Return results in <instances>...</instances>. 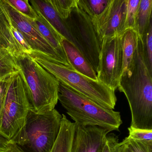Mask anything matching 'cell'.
Wrapping results in <instances>:
<instances>
[{"instance_id":"cell-19","label":"cell","mask_w":152,"mask_h":152,"mask_svg":"<svg viewBox=\"0 0 152 152\" xmlns=\"http://www.w3.org/2000/svg\"><path fill=\"white\" fill-rule=\"evenodd\" d=\"M108 1L109 0H77V5L92 22L103 13Z\"/></svg>"},{"instance_id":"cell-8","label":"cell","mask_w":152,"mask_h":152,"mask_svg":"<svg viewBox=\"0 0 152 152\" xmlns=\"http://www.w3.org/2000/svg\"><path fill=\"white\" fill-rule=\"evenodd\" d=\"M11 19L12 24L22 34L34 51L31 56L40 57L53 63L72 68L64 61L39 31L35 21L17 11L6 0H2ZM73 69V68H72Z\"/></svg>"},{"instance_id":"cell-9","label":"cell","mask_w":152,"mask_h":152,"mask_svg":"<svg viewBox=\"0 0 152 152\" xmlns=\"http://www.w3.org/2000/svg\"><path fill=\"white\" fill-rule=\"evenodd\" d=\"M123 54L120 35L103 38L96 71L98 80L115 91L123 72Z\"/></svg>"},{"instance_id":"cell-26","label":"cell","mask_w":152,"mask_h":152,"mask_svg":"<svg viewBox=\"0 0 152 152\" xmlns=\"http://www.w3.org/2000/svg\"><path fill=\"white\" fill-rule=\"evenodd\" d=\"M128 130L129 137L134 140L152 143V130L136 129L130 126Z\"/></svg>"},{"instance_id":"cell-11","label":"cell","mask_w":152,"mask_h":152,"mask_svg":"<svg viewBox=\"0 0 152 152\" xmlns=\"http://www.w3.org/2000/svg\"><path fill=\"white\" fill-rule=\"evenodd\" d=\"M109 132L97 126L82 127L75 124L72 152H99Z\"/></svg>"},{"instance_id":"cell-16","label":"cell","mask_w":152,"mask_h":152,"mask_svg":"<svg viewBox=\"0 0 152 152\" xmlns=\"http://www.w3.org/2000/svg\"><path fill=\"white\" fill-rule=\"evenodd\" d=\"M75 124L62 115L61 128L54 145L50 152H72Z\"/></svg>"},{"instance_id":"cell-12","label":"cell","mask_w":152,"mask_h":152,"mask_svg":"<svg viewBox=\"0 0 152 152\" xmlns=\"http://www.w3.org/2000/svg\"><path fill=\"white\" fill-rule=\"evenodd\" d=\"M62 47L69 64L75 71L87 77L98 80L96 73L78 48L66 39H62Z\"/></svg>"},{"instance_id":"cell-5","label":"cell","mask_w":152,"mask_h":152,"mask_svg":"<svg viewBox=\"0 0 152 152\" xmlns=\"http://www.w3.org/2000/svg\"><path fill=\"white\" fill-rule=\"evenodd\" d=\"M31 57L60 83L95 103L110 109H114L117 101L115 91L104 83L63 65L37 56Z\"/></svg>"},{"instance_id":"cell-3","label":"cell","mask_w":152,"mask_h":152,"mask_svg":"<svg viewBox=\"0 0 152 152\" xmlns=\"http://www.w3.org/2000/svg\"><path fill=\"white\" fill-rule=\"evenodd\" d=\"M58 100L76 125L118 131L122 124L120 112L103 106L59 83Z\"/></svg>"},{"instance_id":"cell-22","label":"cell","mask_w":152,"mask_h":152,"mask_svg":"<svg viewBox=\"0 0 152 152\" xmlns=\"http://www.w3.org/2000/svg\"><path fill=\"white\" fill-rule=\"evenodd\" d=\"M17 11L25 16L35 20L38 16L36 11L29 3L28 0H6Z\"/></svg>"},{"instance_id":"cell-20","label":"cell","mask_w":152,"mask_h":152,"mask_svg":"<svg viewBox=\"0 0 152 152\" xmlns=\"http://www.w3.org/2000/svg\"><path fill=\"white\" fill-rule=\"evenodd\" d=\"M19 71L15 58L7 50H0V80L11 76Z\"/></svg>"},{"instance_id":"cell-14","label":"cell","mask_w":152,"mask_h":152,"mask_svg":"<svg viewBox=\"0 0 152 152\" xmlns=\"http://www.w3.org/2000/svg\"><path fill=\"white\" fill-rule=\"evenodd\" d=\"M29 1L34 9L39 12L61 36L75 45L65 21H63L59 18L48 0H30Z\"/></svg>"},{"instance_id":"cell-7","label":"cell","mask_w":152,"mask_h":152,"mask_svg":"<svg viewBox=\"0 0 152 152\" xmlns=\"http://www.w3.org/2000/svg\"><path fill=\"white\" fill-rule=\"evenodd\" d=\"M75 45L96 73L100 43L91 18L77 5L65 21Z\"/></svg>"},{"instance_id":"cell-1","label":"cell","mask_w":152,"mask_h":152,"mask_svg":"<svg viewBox=\"0 0 152 152\" xmlns=\"http://www.w3.org/2000/svg\"><path fill=\"white\" fill-rule=\"evenodd\" d=\"M152 75L143 39L138 36L131 65L122 74L117 88L124 93L129 102L132 128L152 130Z\"/></svg>"},{"instance_id":"cell-28","label":"cell","mask_w":152,"mask_h":152,"mask_svg":"<svg viewBox=\"0 0 152 152\" xmlns=\"http://www.w3.org/2000/svg\"><path fill=\"white\" fill-rule=\"evenodd\" d=\"M143 43L147 60L150 70L152 72V23L143 37Z\"/></svg>"},{"instance_id":"cell-29","label":"cell","mask_w":152,"mask_h":152,"mask_svg":"<svg viewBox=\"0 0 152 152\" xmlns=\"http://www.w3.org/2000/svg\"><path fill=\"white\" fill-rule=\"evenodd\" d=\"M10 77V76L3 80H0V126L2 119L4 101Z\"/></svg>"},{"instance_id":"cell-6","label":"cell","mask_w":152,"mask_h":152,"mask_svg":"<svg viewBox=\"0 0 152 152\" xmlns=\"http://www.w3.org/2000/svg\"><path fill=\"white\" fill-rule=\"evenodd\" d=\"M30 111L24 82L19 72L10 76L7 88L0 126V136L14 140L23 128Z\"/></svg>"},{"instance_id":"cell-27","label":"cell","mask_w":152,"mask_h":152,"mask_svg":"<svg viewBox=\"0 0 152 152\" xmlns=\"http://www.w3.org/2000/svg\"><path fill=\"white\" fill-rule=\"evenodd\" d=\"M11 30L13 36L20 46L23 53L29 55L31 56H32L34 54V51L27 42L23 35L13 24L11 27Z\"/></svg>"},{"instance_id":"cell-30","label":"cell","mask_w":152,"mask_h":152,"mask_svg":"<svg viewBox=\"0 0 152 152\" xmlns=\"http://www.w3.org/2000/svg\"><path fill=\"white\" fill-rule=\"evenodd\" d=\"M4 152H24L15 143L9 141L8 149Z\"/></svg>"},{"instance_id":"cell-23","label":"cell","mask_w":152,"mask_h":152,"mask_svg":"<svg viewBox=\"0 0 152 152\" xmlns=\"http://www.w3.org/2000/svg\"><path fill=\"white\" fill-rule=\"evenodd\" d=\"M140 0H128L126 17V28L136 30L137 15Z\"/></svg>"},{"instance_id":"cell-32","label":"cell","mask_w":152,"mask_h":152,"mask_svg":"<svg viewBox=\"0 0 152 152\" xmlns=\"http://www.w3.org/2000/svg\"><path fill=\"white\" fill-rule=\"evenodd\" d=\"M120 152H132V151L127 146V145L125 144H121V143Z\"/></svg>"},{"instance_id":"cell-21","label":"cell","mask_w":152,"mask_h":152,"mask_svg":"<svg viewBox=\"0 0 152 152\" xmlns=\"http://www.w3.org/2000/svg\"><path fill=\"white\" fill-rule=\"evenodd\" d=\"M63 21H65L76 6L77 0H48Z\"/></svg>"},{"instance_id":"cell-31","label":"cell","mask_w":152,"mask_h":152,"mask_svg":"<svg viewBox=\"0 0 152 152\" xmlns=\"http://www.w3.org/2000/svg\"><path fill=\"white\" fill-rule=\"evenodd\" d=\"M9 141L0 136V152H4L8 149Z\"/></svg>"},{"instance_id":"cell-18","label":"cell","mask_w":152,"mask_h":152,"mask_svg":"<svg viewBox=\"0 0 152 152\" xmlns=\"http://www.w3.org/2000/svg\"><path fill=\"white\" fill-rule=\"evenodd\" d=\"M152 0H140L137 15L136 29L139 36L143 39L152 23Z\"/></svg>"},{"instance_id":"cell-13","label":"cell","mask_w":152,"mask_h":152,"mask_svg":"<svg viewBox=\"0 0 152 152\" xmlns=\"http://www.w3.org/2000/svg\"><path fill=\"white\" fill-rule=\"evenodd\" d=\"M12 25L8 13L0 0V50L9 51L16 58L24 53L12 34Z\"/></svg>"},{"instance_id":"cell-2","label":"cell","mask_w":152,"mask_h":152,"mask_svg":"<svg viewBox=\"0 0 152 152\" xmlns=\"http://www.w3.org/2000/svg\"><path fill=\"white\" fill-rule=\"evenodd\" d=\"M16 60L25 85L30 110L40 113L55 109L58 101L57 79L29 55L22 54Z\"/></svg>"},{"instance_id":"cell-15","label":"cell","mask_w":152,"mask_h":152,"mask_svg":"<svg viewBox=\"0 0 152 152\" xmlns=\"http://www.w3.org/2000/svg\"><path fill=\"white\" fill-rule=\"evenodd\" d=\"M36 12L38 16L34 21L39 31L58 56L64 61L70 64L66 56L61 43V41L64 38L58 33L39 12L37 11Z\"/></svg>"},{"instance_id":"cell-4","label":"cell","mask_w":152,"mask_h":152,"mask_svg":"<svg viewBox=\"0 0 152 152\" xmlns=\"http://www.w3.org/2000/svg\"><path fill=\"white\" fill-rule=\"evenodd\" d=\"M62 118L55 109L40 113L30 110L23 128L10 141L24 152H50L59 134Z\"/></svg>"},{"instance_id":"cell-25","label":"cell","mask_w":152,"mask_h":152,"mask_svg":"<svg viewBox=\"0 0 152 152\" xmlns=\"http://www.w3.org/2000/svg\"><path fill=\"white\" fill-rule=\"evenodd\" d=\"M121 142L113 133L107 134L99 152H120Z\"/></svg>"},{"instance_id":"cell-24","label":"cell","mask_w":152,"mask_h":152,"mask_svg":"<svg viewBox=\"0 0 152 152\" xmlns=\"http://www.w3.org/2000/svg\"><path fill=\"white\" fill-rule=\"evenodd\" d=\"M121 143L127 145L132 152H152V143L134 140L128 137Z\"/></svg>"},{"instance_id":"cell-10","label":"cell","mask_w":152,"mask_h":152,"mask_svg":"<svg viewBox=\"0 0 152 152\" xmlns=\"http://www.w3.org/2000/svg\"><path fill=\"white\" fill-rule=\"evenodd\" d=\"M128 0H109L103 13L92 23L99 42L105 37L120 35L126 30Z\"/></svg>"},{"instance_id":"cell-17","label":"cell","mask_w":152,"mask_h":152,"mask_svg":"<svg viewBox=\"0 0 152 152\" xmlns=\"http://www.w3.org/2000/svg\"><path fill=\"white\" fill-rule=\"evenodd\" d=\"M120 37L123 62V74L128 71L131 65L137 46L138 35L134 29H128L120 35Z\"/></svg>"}]
</instances>
